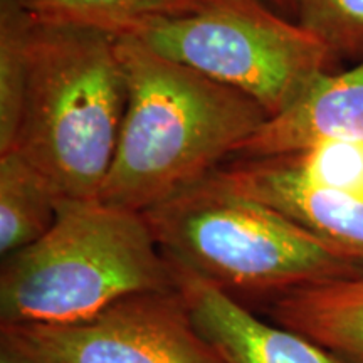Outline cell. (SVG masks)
I'll use <instances>...</instances> for the list:
<instances>
[{
  "instance_id": "10",
  "label": "cell",
  "mask_w": 363,
  "mask_h": 363,
  "mask_svg": "<svg viewBox=\"0 0 363 363\" xmlns=\"http://www.w3.org/2000/svg\"><path fill=\"white\" fill-rule=\"evenodd\" d=\"M266 313L345 363H363V264L271 299Z\"/></svg>"
},
{
  "instance_id": "3",
  "label": "cell",
  "mask_w": 363,
  "mask_h": 363,
  "mask_svg": "<svg viewBox=\"0 0 363 363\" xmlns=\"http://www.w3.org/2000/svg\"><path fill=\"white\" fill-rule=\"evenodd\" d=\"M126 96L116 35L34 19L24 111L13 148L62 199H98L115 158Z\"/></svg>"
},
{
  "instance_id": "9",
  "label": "cell",
  "mask_w": 363,
  "mask_h": 363,
  "mask_svg": "<svg viewBox=\"0 0 363 363\" xmlns=\"http://www.w3.org/2000/svg\"><path fill=\"white\" fill-rule=\"evenodd\" d=\"M325 142H363V59L321 76L293 106L267 118L233 158L289 155Z\"/></svg>"
},
{
  "instance_id": "16",
  "label": "cell",
  "mask_w": 363,
  "mask_h": 363,
  "mask_svg": "<svg viewBox=\"0 0 363 363\" xmlns=\"http://www.w3.org/2000/svg\"><path fill=\"white\" fill-rule=\"evenodd\" d=\"M0 363H49L44 358L0 338Z\"/></svg>"
},
{
  "instance_id": "14",
  "label": "cell",
  "mask_w": 363,
  "mask_h": 363,
  "mask_svg": "<svg viewBox=\"0 0 363 363\" xmlns=\"http://www.w3.org/2000/svg\"><path fill=\"white\" fill-rule=\"evenodd\" d=\"M296 24L331 56L363 59V0H291Z\"/></svg>"
},
{
  "instance_id": "15",
  "label": "cell",
  "mask_w": 363,
  "mask_h": 363,
  "mask_svg": "<svg viewBox=\"0 0 363 363\" xmlns=\"http://www.w3.org/2000/svg\"><path fill=\"white\" fill-rule=\"evenodd\" d=\"M278 158L313 184L363 195V142H325Z\"/></svg>"
},
{
  "instance_id": "11",
  "label": "cell",
  "mask_w": 363,
  "mask_h": 363,
  "mask_svg": "<svg viewBox=\"0 0 363 363\" xmlns=\"http://www.w3.org/2000/svg\"><path fill=\"white\" fill-rule=\"evenodd\" d=\"M62 201L43 172L12 148L0 153V254L21 251L51 229Z\"/></svg>"
},
{
  "instance_id": "8",
  "label": "cell",
  "mask_w": 363,
  "mask_h": 363,
  "mask_svg": "<svg viewBox=\"0 0 363 363\" xmlns=\"http://www.w3.org/2000/svg\"><path fill=\"white\" fill-rule=\"evenodd\" d=\"M174 269L192 323L225 363H345L313 340L262 320L201 276L177 266Z\"/></svg>"
},
{
  "instance_id": "12",
  "label": "cell",
  "mask_w": 363,
  "mask_h": 363,
  "mask_svg": "<svg viewBox=\"0 0 363 363\" xmlns=\"http://www.w3.org/2000/svg\"><path fill=\"white\" fill-rule=\"evenodd\" d=\"M38 21L66 22L123 35L153 19L197 12L214 0H19Z\"/></svg>"
},
{
  "instance_id": "1",
  "label": "cell",
  "mask_w": 363,
  "mask_h": 363,
  "mask_svg": "<svg viewBox=\"0 0 363 363\" xmlns=\"http://www.w3.org/2000/svg\"><path fill=\"white\" fill-rule=\"evenodd\" d=\"M126 110L98 199L145 212L233 158L269 115L240 91L116 38Z\"/></svg>"
},
{
  "instance_id": "5",
  "label": "cell",
  "mask_w": 363,
  "mask_h": 363,
  "mask_svg": "<svg viewBox=\"0 0 363 363\" xmlns=\"http://www.w3.org/2000/svg\"><path fill=\"white\" fill-rule=\"evenodd\" d=\"M123 35L240 91L269 118L293 106L328 72L333 57L266 0H214L197 12L143 22Z\"/></svg>"
},
{
  "instance_id": "13",
  "label": "cell",
  "mask_w": 363,
  "mask_h": 363,
  "mask_svg": "<svg viewBox=\"0 0 363 363\" xmlns=\"http://www.w3.org/2000/svg\"><path fill=\"white\" fill-rule=\"evenodd\" d=\"M33 22L19 0H0V153L13 148L21 126Z\"/></svg>"
},
{
  "instance_id": "4",
  "label": "cell",
  "mask_w": 363,
  "mask_h": 363,
  "mask_svg": "<svg viewBox=\"0 0 363 363\" xmlns=\"http://www.w3.org/2000/svg\"><path fill=\"white\" fill-rule=\"evenodd\" d=\"M142 214L172 264L238 299L267 303L363 264L214 174Z\"/></svg>"
},
{
  "instance_id": "2",
  "label": "cell",
  "mask_w": 363,
  "mask_h": 363,
  "mask_svg": "<svg viewBox=\"0 0 363 363\" xmlns=\"http://www.w3.org/2000/svg\"><path fill=\"white\" fill-rule=\"evenodd\" d=\"M177 289L142 212L62 199L43 238L2 257L0 325H69L133 294Z\"/></svg>"
},
{
  "instance_id": "17",
  "label": "cell",
  "mask_w": 363,
  "mask_h": 363,
  "mask_svg": "<svg viewBox=\"0 0 363 363\" xmlns=\"http://www.w3.org/2000/svg\"><path fill=\"white\" fill-rule=\"evenodd\" d=\"M271 7H278L281 12H293L291 0H266Z\"/></svg>"
},
{
  "instance_id": "6",
  "label": "cell",
  "mask_w": 363,
  "mask_h": 363,
  "mask_svg": "<svg viewBox=\"0 0 363 363\" xmlns=\"http://www.w3.org/2000/svg\"><path fill=\"white\" fill-rule=\"evenodd\" d=\"M0 338L49 363H225L179 289L140 293L69 325H0Z\"/></svg>"
},
{
  "instance_id": "7",
  "label": "cell",
  "mask_w": 363,
  "mask_h": 363,
  "mask_svg": "<svg viewBox=\"0 0 363 363\" xmlns=\"http://www.w3.org/2000/svg\"><path fill=\"white\" fill-rule=\"evenodd\" d=\"M212 174L337 251L363 261V195L313 184L278 157L229 158Z\"/></svg>"
}]
</instances>
